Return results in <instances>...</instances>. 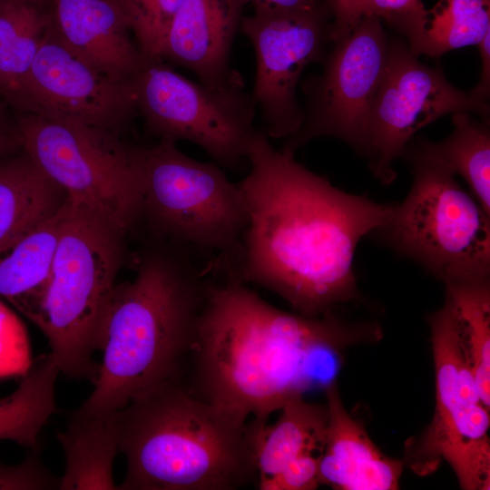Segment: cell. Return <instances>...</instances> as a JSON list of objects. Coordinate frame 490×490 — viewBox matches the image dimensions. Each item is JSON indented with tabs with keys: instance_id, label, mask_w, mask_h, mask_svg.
Masks as SVG:
<instances>
[{
	"instance_id": "cell-1",
	"label": "cell",
	"mask_w": 490,
	"mask_h": 490,
	"mask_svg": "<svg viewBox=\"0 0 490 490\" xmlns=\"http://www.w3.org/2000/svg\"><path fill=\"white\" fill-rule=\"evenodd\" d=\"M246 158L250 169L238 185L248 221L229 278L273 291L306 317L360 299L356 249L387 222L394 204L335 187L294 154L275 150L261 129Z\"/></svg>"
},
{
	"instance_id": "cell-2",
	"label": "cell",
	"mask_w": 490,
	"mask_h": 490,
	"mask_svg": "<svg viewBox=\"0 0 490 490\" xmlns=\"http://www.w3.org/2000/svg\"><path fill=\"white\" fill-rule=\"evenodd\" d=\"M382 336L377 322L283 311L240 280L209 283L188 362L192 395L244 420L267 422L318 385L331 356ZM331 381V380H330Z\"/></svg>"
},
{
	"instance_id": "cell-3",
	"label": "cell",
	"mask_w": 490,
	"mask_h": 490,
	"mask_svg": "<svg viewBox=\"0 0 490 490\" xmlns=\"http://www.w3.org/2000/svg\"><path fill=\"white\" fill-rule=\"evenodd\" d=\"M208 282L187 260L151 251L133 279L116 284L103 324V357L78 408L108 413L140 393L182 378L196 339Z\"/></svg>"
},
{
	"instance_id": "cell-4",
	"label": "cell",
	"mask_w": 490,
	"mask_h": 490,
	"mask_svg": "<svg viewBox=\"0 0 490 490\" xmlns=\"http://www.w3.org/2000/svg\"><path fill=\"white\" fill-rule=\"evenodd\" d=\"M119 425L120 490H233L258 479L249 422L198 398L181 378L135 396Z\"/></svg>"
},
{
	"instance_id": "cell-5",
	"label": "cell",
	"mask_w": 490,
	"mask_h": 490,
	"mask_svg": "<svg viewBox=\"0 0 490 490\" xmlns=\"http://www.w3.org/2000/svg\"><path fill=\"white\" fill-rule=\"evenodd\" d=\"M126 234L68 197L48 279L21 312L46 337L60 373L93 383L103 324L124 252Z\"/></svg>"
},
{
	"instance_id": "cell-6",
	"label": "cell",
	"mask_w": 490,
	"mask_h": 490,
	"mask_svg": "<svg viewBox=\"0 0 490 490\" xmlns=\"http://www.w3.org/2000/svg\"><path fill=\"white\" fill-rule=\"evenodd\" d=\"M403 156L413 169L411 188L374 234L443 282L490 276V215L424 140Z\"/></svg>"
},
{
	"instance_id": "cell-7",
	"label": "cell",
	"mask_w": 490,
	"mask_h": 490,
	"mask_svg": "<svg viewBox=\"0 0 490 490\" xmlns=\"http://www.w3.org/2000/svg\"><path fill=\"white\" fill-rule=\"evenodd\" d=\"M135 156L142 218L162 236L219 254L229 267L239 253L248 221L238 183L218 164L189 157L171 140L135 147Z\"/></svg>"
},
{
	"instance_id": "cell-8",
	"label": "cell",
	"mask_w": 490,
	"mask_h": 490,
	"mask_svg": "<svg viewBox=\"0 0 490 490\" xmlns=\"http://www.w3.org/2000/svg\"><path fill=\"white\" fill-rule=\"evenodd\" d=\"M16 126L24 150L67 196L124 234L142 218L135 147L96 126L22 113Z\"/></svg>"
},
{
	"instance_id": "cell-9",
	"label": "cell",
	"mask_w": 490,
	"mask_h": 490,
	"mask_svg": "<svg viewBox=\"0 0 490 490\" xmlns=\"http://www.w3.org/2000/svg\"><path fill=\"white\" fill-rule=\"evenodd\" d=\"M436 407L427 428L406 443L405 463L419 475L445 461L466 490L490 487L489 409L481 401L447 303L431 313Z\"/></svg>"
},
{
	"instance_id": "cell-10",
	"label": "cell",
	"mask_w": 490,
	"mask_h": 490,
	"mask_svg": "<svg viewBox=\"0 0 490 490\" xmlns=\"http://www.w3.org/2000/svg\"><path fill=\"white\" fill-rule=\"evenodd\" d=\"M132 81L137 114L152 134L195 143L228 167L246 158L256 109L243 83L209 86L162 59H145Z\"/></svg>"
},
{
	"instance_id": "cell-11",
	"label": "cell",
	"mask_w": 490,
	"mask_h": 490,
	"mask_svg": "<svg viewBox=\"0 0 490 490\" xmlns=\"http://www.w3.org/2000/svg\"><path fill=\"white\" fill-rule=\"evenodd\" d=\"M459 112H474L488 121L489 106L453 86L441 69L420 63L406 44H388L368 123L366 154L375 177L391 183L396 178L394 162L414 135L440 117Z\"/></svg>"
},
{
	"instance_id": "cell-12",
	"label": "cell",
	"mask_w": 490,
	"mask_h": 490,
	"mask_svg": "<svg viewBox=\"0 0 490 490\" xmlns=\"http://www.w3.org/2000/svg\"><path fill=\"white\" fill-rule=\"evenodd\" d=\"M328 56L309 91L299 131L280 150L294 154L319 137L342 140L366 154L371 106L386 67L388 44L380 19L363 15Z\"/></svg>"
},
{
	"instance_id": "cell-13",
	"label": "cell",
	"mask_w": 490,
	"mask_h": 490,
	"mask_svg": "<svg viewBox=\"0 0 490 490\" xmlns=\"http://www.w3.org/2000/svg\"><path fill=\"white\" fill-rule=\"evenodd\" d=\"M240 28L255 54L250 93L261 130L270 138L288 139L304 122L297 86L305 68L320 59L327 33L319 8L287 10L254 7Z\"/></svg>"
},
{
	"instance_id": "cell-14",
	"label": "cell",
	"mask_w": 490,
	"mask_h": 490,
	"mask_svg": "<svg viewBox=\"0 0 490 490\" xmlns=\"http://www.w3.org/2000/svg\"><path fill=\"white\" fill-rule=\"evenodd\" d=\"M132 80L118 81L97 71L60 42L49 26L28 73L5 102L22 113L120 134L137 114Z\"/></svg>"
},
{
	"instance_id": "cell-15",
	"label": "cell",
	"mask_w": 490,
	"mask_h": 490,
	"mask_svg": "<svg viewBox=\"0 0 490 490\" xmlns=\"http://www.w3.org/2000/svg\"><path fill=\"white\" fill-rule=\"evenodd\" d=\"M243 6L240 0H184L169 26L161 59L188 69L209 86L243 83L230 68Z\"/></svg>"
},
{
	"instance_id": "cell-16",
	"label": "cell",
	"mask_w": 490,
	"mask_h": 490,
	"mask_svg": "<svg viewBox=\"0 0 490 490\" xmlns=\"http://www.w3.org/2000/svg\"><path fill=\"white\" fill-rule=\"evenodd\" d=\"M50 30L71 52L102 74L130 81L145 58L114 0H48Z\"/></svg>"
},
{
	"instance_id": "cell-17",
	"label": "cell",
	"mask_w": 490,
	"mask_h": 490,
	"mask_svg": "<svg viewBox=\"0 0 490 490\" xmlns=\"http://www.w3.org/2000/svg\"><path fill=\"white\" fill-rule=\"evenodd\" d=\"M328 425L319 456L320 485L336 490H396L404 462L385 456L346 409L337 382L324 387Z\"/></svg>"
},
{
	"instance_id": "cell-18",
	"label": "cell",
	"mask_w": 490,
	"mask_h": 490,
	"mask_svg": "<svg viewBox=\"0 0 490 490\" xmlns=\"http://www.w3.org/2000/svg\"><path fill=\"white\" fill-rule=\"evenodd\" d=\"M68 196L24 151L0 159V249L55 216Z\"/></svg>"
},
{
	"instance_id": "cell-19",
	"label": "cell",
	"mask_w": 490,
	"mask_h": 490,
	"mask_svg": "<svg viewBox=\"0 0 490 490\" xmlns=\"http://www.w3.org/2000/svg\"><path fill=\"white\" fill-rule=\"evenodd\" d=\"M65 456L61 490H115L113 463L119 452V410L108 413L73 412L57 433Z\"/></svg>"
},
{
	"instance_id": "cell-20",
	"label": "cell",
	"mask_w": 490,
	"mask_h": 490,
	"mask_svg": "<svg viewBox=\"0 0 490 490\" xmlns=\"http://www.w3.org/2000/svg\"><path fill=\"white\" fill-rule=\"evenodd\" d=\"M279 411L272 425L249 422L258 478L278 473L299 456H320L324 447L328 425L326 404L310 403L299 397L288 401Z\"/></svg>"
},
{
	"instance_id": "cell-21",
	"label": "cell",
	"mask_w": 490,
	"mask_h": 490,
	"mask_svg": "<svg viewBox=\"0 0 490 490\" xmlns=\"http://www.w3.org/2000/svg\"><path fill=\"white\" fill-rule=\"evenodd\" d=\"M465 357L483 404L490 407V276L443 282Z\"/></svg>"
},
{
	"instance_id": "cell-22",
	"label": "cell",
	"mask_w": 490,
	"mask_h": 490,
	"mask_svg": "<svg viewBox=\"0 0 490 490\" xmlns=\"http://www.w3.org/2000/svg\"><path fill=\"white\" fill-rule=\"evenodd\" d=\"M66 205L44 223L0 249V296L19 311L40 294L48 279Z\"/></svg>"
},
{
	"instance_id": "cell-23",
	"label": "cell",
	"mask_w": 490,
	"mask_h": 490,
	"mask_svg": "<svg viewBox=\"0 0 490 490\" xmlns=\"http://www.w3.org/2000/svg\"><path fill=\"white\" fill-rule=\"evenodd\" d=\"M60 373L51 353L37 358L19 387L0 399V440L38 447V436L55 412V382Z\"/></svg>"
},
{
	"instance_id": "cell-24",
	"label": "cell",
	"mask_w": 490,
	"mask_h": 490,
	"mask_svg": "<svg viewBox=\"0 0 490 490\" xmlns=\"http://www.w3.org/2000/svg\"><path fill=\"white\" fill-rule=\"evenodd\" d=\"M48 0H0V97L28 73L48 30Z\"/></svg>"
},
{
	"instance_id": "cell-25",
	"label": "cell",
	"mask_w": 490,
	"mask_h": 490,
	"mask_svg": "<svg viewBox=\"0 0 490 490\" xmlns=\"http://www.w3.org/2000/svg\"><path fill=\"white\" fill-rule=\"evenodd\" d=\"M488 32L490 0H438L407 36L408 47L416 55L439 57L477 45Z\"/></svg>"
},
{
	"instance_id": "cell-26",
	"label": "cell",
	"mask_w": 490,
	"mask_h": 490,
	"mask_svg": "<svg viewBox=\"0 0 490 490\" xmlns=\"http://www.w3.org/2000/svg\"><path fill=\"white\" fill-rule=\"evenodd\" d=\"M454 130L440 142L427 140V149L467 183L471 195L490 215V133L469 113L452 114Z\"/></svg>"
},
{
	"instance_id": "cell-27",
	"label": "cell",
	"mask_w": 490,
	"mask_h": 490,
	"mask_svg": "<svg viewBox=\"0 0 490 490\" xmlns=\"http://www.w3.org/2000/svg\"><path fill=\"white\" fill-rule=\"evenodd\" d=\"M145 59H161L169 26L184 0H114Z\"/></svg>"
},
{
	"instance_id": "cell-28",
	"label": "cell",
	"mask_w": 490,
	"mask_h": 490,
	"mask_svg": "<svg viewBox=\"0 0 490 490\" xmlns=\"http://www.w3.org/2000/svg\"><path fill=\"white\" fill-rule=\"evenodd\" d=\"M61 477L53 474L43 463L39 447L18 465L0 463V490L60 489Z\"/></svg>"
},
{
	"instance_id": "cell-29",
	"label": "cell",
	"mask_w": 490,
	"mask_h": 490,
	"mask_svg": "<svg viewBox=\"0 0 490 490\" xmlns=\"http://www.w3.org/2000/svg\"><path fill=\"white\" fill-rule=\"evenodd\" d=\"M319 456L304 455L287 464L278 473L258 478L260 490H314L320 485Z\"/></svg>"
},
{
	"instance_id": "cell-30",
	"label": "cell",
	"mask_w": 490,
	"mask_h": 490,
	"mask_svg": "<svg viewBox=\"0 0 490 490\" xmlns=\"http://www.w3.org/2000/svg\"><path fill=\"white\" fill-rule=\"evenodd\" d=\"M425 11L421 0H363L360 16L373 15L384 19L407 37Z\"/></svg>"
},
{
	"instance_id": "cell-31",
	"label": "cell",
	"mask_w": 490,
	"mask_h": 490,
	"mask_svg": "<svg viewBox=\"0 0 490 490\" xmlns=\"http://www.w3.org/2000/svg\"><path fill=\"white\" fill-rule=\"evenodd\" d=\"M335 15V23L328 32L329 38L338 41L346 36L361 18L363 0H326Z\"/></svg>"
},
{
	"instance_id": "cell-32",
	"label": "cell",
	"mask_w": 490,
	"mask_h": 490,
	"mask_svg": "<svg viewBox=\"0 0 490 490\" xmlns=\"http://www.w3.org/2000/svg\"><path fill=\"white\" fill-rule=\"evenodd\" d=\"M477 46L482 61V70L479 82L470 94L485 101L490 93V32L485 35Z\"/></svg>"
},
{
	"instance_id": "cell-33",
	"label": "cell",
	"mask_w": 490,
	"mask_h": 490,
	"mask_svg": "<svg viewBox=\"0 0 490 490\" xmlns=\"http://www.w3.org/2000/svg\"><path fill=\"white\" fill-rule=\"evenodd\" d=\"M20 328L15 317L0 304V371L5 368L1 360L2 353L6 352L3 347L13 346L19 337Z\"/></svg>"
},
{
	"instance_id": "cell-34",
	"label": "cell",
	"mask_w": 490,
	"mask_h": 490,
	"mask_svg": "<svg viewBox=\"0 0 490 490\" xmlns=\"http://www.w3.org/2000/svg\"><path fill=\"white\" fill-rule=\"evenodd\" d=\"M21 141L16 126L7 119L0 104V159L21 150Z\"/></svg>"
},
{
	"instance_id": "cell-35",
	"label": "cell",
	"mask_w": 490,
	"mask_h": 490,
	"mask_svg": "<svg viewBox=\"0 0 490 490\" xmlns=\"http://www.w3.org/2000/svg\"><path fill=\"white\" fill-rule=\"evenodd\" d=\"M244 5L253 7H271L287 10H313L318 8V0H240Z\"/></svg>"
}]
</instances>
